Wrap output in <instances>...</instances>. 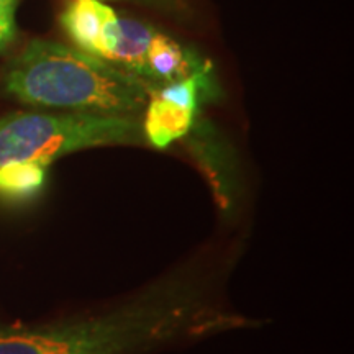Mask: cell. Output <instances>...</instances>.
Listing matches in <instances>:
<instances>
[{"label": "cell", "mask_w": 354, "mask_h": 354, "mask_svg": "<svg viewBox=\"0 0 354 354\" xmlns=\"http://www.w3.org/2000/svg\"><path fill=\"white\" fill-rule=\"evenodd\" d=\"M50 165L44 162H12L0 166V201L28 202L41 192Z\"/></svg>", "instance_id": "52a82bcc"}, {"label": "cell", "mask_w": 354, "mask_h": 354, "mask_svg": "<svg viewBox=\"0 0 354 354\" xmlns=\"http://www.w3.org/2000/svg\"><path fill=\"white\" fill-rule=\"evenodd\" d=\"M210 63L189 77L171 84H159L146 104V117L141 123L145 140L154 148L165 149L184 138L196 120L201 99L210 86Z\"/></svg>", "instance_id": "3957f363"}, {"label": "cell", "mask_w": 354, "mask_h": 354, "mask_svg": "<svg viewBox=\"0 0 354 354\" xmlns=\"http://www.w3.org/2000/svg\"><path fill=\"white\" fill-rule=\"evenodd\" d=\"M203 66V61L192 51L185 50L166 35H154L146 56V81L171 84L189 77Z\"/></svg>", "instance_id": "5b68a950"}, {"label": "cell", "mask_w": 354, "mask_h": 354, "mask_svg": "<svg viewBox=\"0 0 354 354\" xmlns=\"http://www.w3.org/2000/svg\"><path fill=\"white\" fill-rule=\"evenodd\" d=\"M159 86L66 44L33 39L8 66V95L37 107L130 117Z\"/></svg>", "instance_id": "6da1fadb"}, {"label": "cell", "mask_w": 354, "mask_h": 354, "mask_svg": "<svg viewBox=\"0 0 354 354\" xmlns=\"http://www.w3.org/2000/svg\"><path fill=\"white\" fill-rule=\"evenodd\" d=\"M100 2H102V0H100Z\"/></svg>", "instance_id": "9c48e42d"}, {"label": "cell", "mask_w": 354, "mask_h": 354, "mask_svg": "<svg viewBox=\"0 0 354 354\" xmlns=\"http://www.w3.org/2000/svg\"><path fill=\"white\" fill-rule=\"evenodd\" d=\"M120 17L100 0H71L61 13V26L77 50L109 61Z\"/></svg>", "instance_id": "277c9868"}, {"label": "cell", "mask_w": 354, "mask_h": 354, "mask_svg": "<svg viewBox=\"0 0 354 354\" xmlns=\"http://www.w3.org/2000/svg\"><path fill=\"white\" fill-rule=\"evenodd\" d=\"M143 127L133 117L92 113H10L0 118V166L44 162L109 145H141Z\"/></svg>", "instance_id": "7a4b0ae2"}, {"label": "cell", "mask_w": 354, "mask_h": 354, "mask_svg": "<svg viewBox=\"0 0 354 354\" xmlns=\"http://www.w3.org/2000/svg\"><path fill=\"white\" fill-rule=\"evenodd\" d=\"M154 35L156 30L138 20L120 19L109 63L146 79V56Z\"/></svg>", "instance_id": "8992f818"}, {"label": "cell", "mask_w": 354, "mask_h": 354, "mask_svg": "<svg viewBox=\"0 0 354 354\" xmlns=\"http://www.w3.org/2000/svg\"><path fill=\"white\" fill-rule=\"evenodd\" d=\"M17 6L19 0H0V53L6 51L15 41Z\"/></svg>", "instance_id": "ba28073f"}]
</instances>
